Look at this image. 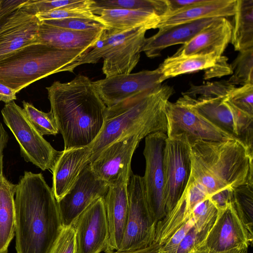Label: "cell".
<instances>
[{"label": "cell", "mask_w": 253, "mask_h": 253, "mask_svg": "<svg viewBox=\"0 0 253 253\" xmlns=\"http://www.w3.org/2000/svg\"><path fill=\"white\" fill-rule=\"evenodd\" d=\"M17 253H49L62 227L57 202L41 173L25 171L16 185Z\"/></svg>", "instance_id": "1"}, {"label": "cell", "mask_w": 253, "mask_h": 253, "mask_svg": "<svg viewBox=\"0 0 253 253\" xmlns=\"http://www.w3.org/2000/svg\"><path fill=\"white\" fill-rule=\"evenodd\" d=\"M50 112L62 135L64 149L88 146L100 133L107 107L86 76L46 87Z\"/></svg>", "instance_id": "2"}, {"label": "cell", "mask_w": 253, "mask_h": 253, "mask_svg": "<svg viewBox=\"0 0 253 253\" xmlns=\"http://www.w3.org/2000/svg\"><path fill=\"white\" fill-rule=\"evenodd\" d=\"M174 91L161 84L157 88L110 107H107L103 127L88 147L91 160L111 143L126 137L143 138L162 131L167 133L166 106ZM90 160V161H91Z\"/></svg>", "instance_id": "3"}, {"label": "cell", "mask_w": 253, "mask_h": 253, "mask_svg": "<svg viewBox=\"0 0 253 253\" xmlns=\"http://www.w3.org/2000/svg\"><path fill=\"white\" fill-rule=\"evenodd\" d=\"M190 179L209 197L225 188L253 184V152L236 139L190 142Z\"/></svg>", "instance_id": "4"}, {"label": "cell", "mask_w": 253, "mask_h": 253, "mask_svg": "<svg viewBox=\"0 0 253 253\" xmlns=\"http://www.w3.org/2000/svg\"><path fill=\"white\" fill-rule=\"evenodd\" d=\"M89 50L61 49L42 43L21 48L0 61V83L17 93L52 74L71 72L73 62Z\"/></svg>", "instance_id": "5"}, {"label": "cell", "mask_w": 253, "mask_h": 253, "mask_svg": "<svg viewBox=\"0 0 253 253\" xmlns=\"http://www.w3.org/2000/svg\"><path fill=\"white\" fill-rule=\"evenodd\" d=\"M146 31L144 28L125 31L104 30L92 49L73 63V68L94 64L103 58L102 70L106 77L130 73L139 61Z\"/></svg>", "instance_id": "6"}, {"label": "cell", "mask_w": 253, "mask_h": 253, "mask_svg": "<svg viewBox=\"0 0 253 253\" xmlns=\"http://www.w3.org/2000/svg\"><path fill=\"white\" fill-rule=\"evenodd\" d=\"M226 96L190 97L182 94L176 102L196 111L253 152V116L226 101Z\"/></svg>", "instance_id": "7"}, {"label": "cell", "mask_w": 253, "mask_h": 253, "mask_svg": "<svg viewBox=\"0 0 253 253\" xmlns=\"http://www.w3.org/2000/svg\"><path fill=\"white\" fill-rule=\"evenodd\" d=\"M6 126L14 135L24 159L42 170L51 171L61 152L56 150L33 126L21 107L13 101L1 110Z\"/></svg>", "instance_id": "8"}, {"label": "cell", "mask_w": 253, "mask_h": 253, "mask_svg": "<svg viewBox=\"0 0 253 253\" xmlns=\"http://www.w3.org/2000/svg\"><path fill=\"white\" fill-rule=\"evenodd\" d=\"M129 211L123 240L118 250L139 249L154 242L156 223L145 196L142 176L131 173L128 184Z\"/></svg>", "instance_id": "9"}, {"label": "cell", "mask_w": 253, "mask_h": 253, "mask_svg": "<svg viewBox=\"0 0 253 253\" xmlns=\"http://www.w3.org/2000/svg\"><path fill=\"white\" fill-rule=\"evenodd\" d=\"M167 133L158 131L145 137L143 155L145 174L142 176L146 200L157 224L166 214L164 157Z\"/></svg>", "instance_id": "10"}, {"label": "cell", "mask_w": 253, "mask_h": 253, "mask_svg": "<svg viewBox=\"0 0 253 253\" xmlns=\"http://www.w3.org/2000/svg\"><path fill=\"white\" fill-rule=\"evenodd\" d=\"M166 214L183 193L191 172V146L184 134L168 137L164 157Z\"/></svg>", "instance_id": "11"}, {"label": "cell", "mask_w": 253, "mask_h": 253, "mask_svg": "<svg viewBox=\"0 0 253 253\" xmlns=\"http://www.w3.org/2000/svg\"><path fill=\"white\" fill-rule=\"evenodd\" d=\"M253 234L235 211L232 202L218 210L214 221L205 239L194 251L223 252L252 245Z\"/></svg>", "instance_id": "12"}, {"label": "cell", "mask_w": 253, "mask_h": 253, "mask_svg": "<svg viewBox=\"0 0 253 253\" xmlns=\"http://www.w3.org/2000/svg\"><path fill=\"white\" fill-rule=\"evenodd\" d=\"M160 79L157 68L105 77L92 84L106 107H110L157 88L162 84Z\"/></svg>", "instance_id": "13"}, {"label": "cell", "mask_w": 253, "mask_h": 253, "mask_svg": "<svg viewBox=\"0 0 253 253\" xmlns=\"http://www.w3.org/2000/svg\"><path fill=\"white\" fill-rule=\"evenodd\" d=\"M168 137L185 134L189 141H222L234 138L196 111L169 101L166 106Z\"/></svg>", "instance_id": "14"}, {"label": "cell", "mask_w": 253, "mask_h": 253, "mask_svg": "<svg viewBox=\"0 0 253 253\" xmlns=\"http://www.w3.org/2000/svg\"><path fill=\"white\" fill-rule=\"evenodd\" d=\"M109 184L98 178L89 163L69 191L57 202L63 226L73 225L92 203L106 194Z\"/></svg>", "instance_id": "15"}, {"label": "cell", "mask_w": 253, "mask_h": 253, "mask_svg": "<svg viewBox=\"0 0 253 253\" xmlns=\"http://www.w3.org/2000/svg\"><path fill=\"white\" fill-rule=\"evenodd\" d=\"M73 225L76 253H100L108 248L109 232L103 198L88 207Z\"/></svg>", "instance_id": "16"}, {"label": "cell", "mask_w": 253, "mask_h": 253, "mask_svg": "<svg viewBox=\"0 0 253 253\" xmlns=\"http://www.w3.org/2000/svg\"><path fill=\"white\" fill-rule=\"evenodd\" d=\"M142 138L133 135L111 143L91 160V169L109 185L115 183L125 171L131 170L133 154Z\"/></svg>", "instance_id": "17"}, {"label": "cell", "mask_w": 253, "mask_h": 253, "mask_svg": "<svg viewBox=\"0 0 253 253\" xmlns=\"http://www.w3.org/2000/svg\"><path fill=\"white\" fill-rule=\"evenodd\" d=\"M40 21L35 14L19 8L0 27V61L15 51L39 43Z\"/></svg>", "instance_id": "18"}, {"label": "cell", "mask_w": 253, "mask_h": 253, "mask_svg": "<svg viewBox=\"0 0 253 253\" xmlns=\"http://www.w3.org/2000/svg\"><path fill=\"white\" fill-rule=\"evenodd\" d=\"M131 170L125 171L118 180L109 185L103 198L109 232L108 249L118 250L123 239L126 225L129 198L128 184Z\"/></svg>", "instance_id": "19"}, {"label": "cell", "mask_w": 253, "mask_h": 253, "mask_svg": "<svg viewBox=\"0 0 253 253\" xmlns=\"http://www.w3.org/2000/svg\"><path fill=\"white\" fill-rule=\"evenodd\" d=\"M209 198L200 184L189 179L188 184L174 208L156 224L154 242L164 245L182 225L192 217L194 207L199 202Z\"/></svg>", "instance_id": "20"}, {"label": "cell", "mask_w": 253, "mask_h": 253, "mask_svg": "<svg viewBox=\"0 0 253 253\" xmlns=\"http://www.w3.org/2000/svg\"><path fill=\"white\" fill-rule=\"evenodd\" d=\"M232 24L224 17L217 18L190 41L183 44L174 54L177 55H222L231 41Z\"/></svg>", "instance_id": "21"}, {"label": "cell", "mask_w": 253, "mask_h": 253, "mask_svg": "<svg viewBox=\"0 0 253 253\" xmlns=\"http://www.w3.org/2000/svg\"><path fill=\"white\" fill-rule=\"evenodd\" d=\"M92 155L88 146L61 152L51 170L52 190L57 202L69 191L83 170L90 163Z\"/></svg>", "instance_id": "22"}, {"label": "cell", "mask_w": 253, "mask_h": 253, "mask_svg": "<svg viewBox=\"0 0 253 253\" xmlns=\"http://www.w3.org/2000/svg\"><path fill=\"white\" fill-rule=\"evenodd\" d=\"M216 18L200 19L159 29L156 34L146 38L142 52L149 58L158 57L169 46L187 43Z\"/></svg>", "instance_id": "23"}, {"label": "cell", "mask_w": 253, "mask_h": 253, "mask_svg": "<svg viewBox=\"0 0 253 253\" xmlns=\"http://www.w3.org/2000/svg\"><path fill=\"white\" fill-rule=\"evenodd\" d=\"M236 0H205L204 2L160 17L157 29L169 28L200 19L233 16Z\"/></svg>", "instance_id": "24"}, {"label": "cell", "mask_w": 253, "mask_h": 253, "mask_svg": "<svg viewBox=\"0 0 253 253\" xmlns=\"http://www.w3.org/2000/svg\"><path fill=\"white\" fill-rule=\"evenodd\" d=\"M102 31H76L42 21L40 22L39 27V43L61 49H85L89 51L99 39Z\"/></svg>", "instance_id": "25"}, {"label": "cell", "mask_w": 253, "mask_h": 253, "mask_svg": "<svg viewBox=\"0 0 253 253\" xmlns=\"http://www.w3.org/2000/svg\"><path fill=\"white\" fill-rule=\"evenodd\" d=\"M95 14L108 29L118 31L138 28L157 29L160 20L156 13L145 10L102 9Z\"/></svg>", "instance_id": "26"}, {"label": "cell", "mask_w": 253, "mask_h": 253, "mask_svg": "<svg viewBox=\"0 0 253 253\" xmlns=\"http://www.w3.org/2000/svg\"><path fill=\"white\" fill-rule=\"evenodd\" d=\"M16 185L0 173V253H7L15 235Z\"/></svg>", "instance_id": "27"}, {"label": "cell", "mask_w": 253, "mask_h": 253, "mask_svg": "<svg viewBox=\"0 0 253 253\" xmlns=\"http://www.w3.org/2000/svg\"><path fill=\"white\" fill-rule=\"evenodd\" d=\"M219 57L213 53L207 55H177L166 58L157 69L161 84L167 79L212 66Z\"/></svg>", "instance_id": "28"}, {"label": "cell", "mask_w": 253, "mask_h": 253, "mask_svg": "<svg viewBox=\"0 0 253 253\" xmlns=\"http://www.w3.org/2000/svg\"><path fill=\"white\" fill-rule=\"evenodd\" d=\"M230 42L237 51L253 47V0H236Z\"/></svg>", "instance_id": "29"}, {"label": "cell", "mask_w": 253, "mask_h": 253, "mask_svg": "<svg viewBox=\"0 0 253 253\" xmlns=\"http://www.w3.org/2000/svg\"><path fill=\"white\" fill-rule=\"evenodd\" d=\"M91 8L94 14L102 9H130L152 11L160 17L168 11L166 0H94Z\"/></svg>", "instance_id": "30"}, {"label": "cell", "mask_w": 253, "mask_h": 253, "mask_svg": "<svg viewBox=\"0 0 253 253\" xmlns=\"http://www.w3.org/2000/svg\"><path fill=\"white\" fill-rule=\"evenodd\" d=\"M93 1V0H81L78 4L63 8L38 13L35 15L40 22L68 18L99 20L98 16L93 13L91 8Z\"/></svg>", "instance_id": "31"}, {"label": "cell", "mask_w": 253, "mask_h": 253, "mask_svg": "<svg viewBox=\"0 0 253 253\" xmlns=\"http://www.w3.org/2000/svg\"><path fill=\"white\" fill-rule=\"evenodd\" d=\"M231 202L240 218L253 234V184L234 189Z\"/></svg>", "instance_id": "32"}, {"label": "cell", "mask_w": 253, "mask_h": 253, "mask_svg": "<svg viewBox=\"0 0 253 253\" xmlns=\"http://www.w3.org/2000/svg\"><path fill=\"white\" fill-rule=\"evenodd\" d=\"M232 74L227 82L235 85L253 84V47L239 52L230 64Z\"/></svg>", "instance_id": "33"}, {"label": "cell", "mask_w": 253, "mask_h": 253, "mask_svg": "<svg viewBox=\"0 0 253 253\" xmlns=\"http://www.w3.org/2000/svg\"><path fill=\"white\" fill-rule=\"evenodd\" d=\"M23 106L30 122L42 135H55L59 132L55 119L50 111L43 112L25 101H23Z\"/></svg>", "instance_id": "34"}, {"label": "cell", "mask_w": 253, "mask_h": 253, "mask_svg": "<svg viewBox=\"0 0 253 253\" xmlns=\"http://www.w3.org/2000/svg\"><path fill=\"white\" fill-rule=\"evenodd\" d=\"M217 209L209 198L197 204L192 212L194 226L199 232H209L217 214Z\"/></svg>", "instance_id": "35"}, {"label": "cell", "mask_w": 253, "mask_h": 253, "mask_svg": "<svg viewBox=\"0 0 253 253\" xmlns=\"http://www.w3.org/2000/svg\"><path fill=\"white\" fill-rule=\"evenodd\" d=\"M225 100L239 110L253 116V84L235 87L227 95Z\"/></svg>", "instance_id": "36"}, {"label": "cell", "mask_w": 253, "mask_h": 253, "mask_svg": "<svg viewBox=\"0 0 253 253\" xmlns=\"http://www.w3.org/2000/svg\"><path fill=\"white\" fill-rule=\"evenodd\" d=\"M47 24L65 29L87 32H101L108 29L99 20L68 18L44 21Z\"/></svg>", "instance_id": "37"}, {"label": "cell", "mask_w": 253, "mask_h": 253, "mask_svg": "<svg viewBox=\"0 0 253 253\" xmlns=\"http://www.w3.org/2000/svg\"><path fill=\"white\" fill-rule=\"evenodd\" d=\"M235 87L227 81H215L199 85L191 84L190 88L182 94L190 97L201 95L226 96Z\"/></svg>", "instance_id": "38"}, {"label": "cell", "mask_w": 253, "mask_h": 253, "mask_svg": "<svg viewBox=\"0 0 253 253\" xmlns=\"http://www.w3.org/2000/svg\"><path fill=\"white\" fill-rule=\"evenodd\" d=\"M81 0H24L19 5L28 12L36 14L78 4Z\"/></svg>", "instance_id": "39"}, {"label": "cell", "mask_w": 253, "mask_h": 253, "mask_svg": "<svg viewBox=\"0 0 253 253\" xmlns=\"http://www.w3.org/2000/svg\"><path fill=\"white\" fill-rule=\"evenodd\" d=\"M49 253H76L74 225L62 226Z\"/></svg>", "instance_id": "40"}, {"label": "cell", "mask_w": 253, "mask_h": 253, "mask_svg": "<svg viewBox=\"0 0 253 253\" xmlns=\"http://www.w3.org/2000/svg\"><path fill=\"white\" fill-rule=\"evenodd\" d=\"M208 232H199L193 226L181 241L174 253H192L205 239Z\"/></svg>", "instance_id": "41"}, {"label": "cell", "mask_w": 253, "mask_h": 253, "mask_svg": "<svg viewBox=\"0 0 253 253\" xmlns=\"http://www.w3.org/2000/svg\"><path fill=\"white\" fill-rule=\"evenodd\" d=\"M194 221L192 218L180 227L162 246L161 251L163 253H174L177 247L188 231L194 226Z\"/></svg>", "instance_id": "42"}, {"label": "cell", "mask_w": 253, "mask_h": 253, "mask_svg": "<svg viewBox=\"0 0 253 253\" xmlns=\"http://www.w3.org/2000/svg\"><path fill=\"white\" fill-rule=\"evenodd\" d=\"M232 70L228 58L222 55L211 67L205 70L203 79L205 80L215 78H220L227 75H231Z\"/></svg>", "instance_id": "43"}, {"label": "cell", "mask_w": 253, "mask_h": 253, "mask_svg": "<svg viewBox=\"0 0 253 253\" xmlns=\"http://www.w3.org/2000/svg\"><path fill=\"white\" fill-rule=\"evenodd\" d=\"M232 189L225 188L216 192L209 198L214 205L217 211L225 209L231 202Z\"/></svg>", "instance_id": "44"}, {"label": "cell", "mask_w": 253, "mask_h": 253, "mask_svg": "<svg viewBox=\"0 0 253 253\" xmlns=\"http://www.w3.org/2000/svg\"><path fill=\"white\" fill-rule=\"evenodd\" d=\"M23 0H3L0 10V27L6 21L8 17L19 8Z\"/></svg>", "instance_id": "45"}, {"label": "cell", "mask_w": 253, "mask_h": 253, "mask_svg": "<svg viewBox=\"0 0 253 253\" xmlns=\"http://www.w3.org/2000/svg\"><path fill=\"white\" fill-rule=\"evenodd\" d=\"M105 253H163L161 251V247L155 242L145 248L131 250H112L107 249Z\"/></svg>", "instance_id": "46"}, {"label": "cell", "mask_w": 253, "mask_h": 253, "mask_svg": "<svg viewBox=\"0 0 253 253\" xmlns=\"http://www.w3.org/2000/svg\"><path fill=\"white\" fill-rule=\"evenodd\" d=\"M17 92L12 88L0 83V101L5 104L16 99Z\"/></svg>", "instance_id": "47"}, {"label": "cell", "mask_w": 253, "mask_h": 253, "mask_svg": "<svg viewBox=\"0 0 253 253\" xmlns=\"http://www.w3.org/2000/svg\"><path fill=\"white\" fill-rule=\"evenodd\" d=\"M8 138L7 133L0 122V173L3 172V153L7 143Z\"/></svg>", "instance_id": "48"}, {"label": "cell", "mask_w": 253, "mask_h": 253, "mask_svg": "<svg viewBox=\"0 0 253 253\" xmlns=\"http://www.w3.org/2000/svg\"><path fill=\"white\" fill-rule=\"evenodd\" d=\"M248 248L243 247L223 252H214L209 250L194 251L193 253H248Z\"/></svg>", "instance_id": "49"}, {"label": "cell", "mask_w": 253, "mask_h": 253, "mask_svg": "<svg viewBox=\"0 0 253 253\" xmlns=\"http://www.w3.org/2000/svg\"><path fill=\"white\" fill-rule=\"evenodd\" d=\"M3 3V0H0V10L2 7Z\"/></svg>", "instance_id": "50"}, {"label": "cell", "mask_w": 253, "mask_h": 253, "mask_svg": "<svg viewBox=\"0 0 253 253\" xmlns=\"http://www.w3.org/2000/svg\"><path fill=\"white\" fill-rule=\"evenodd\" d=\"M193 252H192V253H193Z\"/></svg>", "instance_id": "51"}]
</instances>
